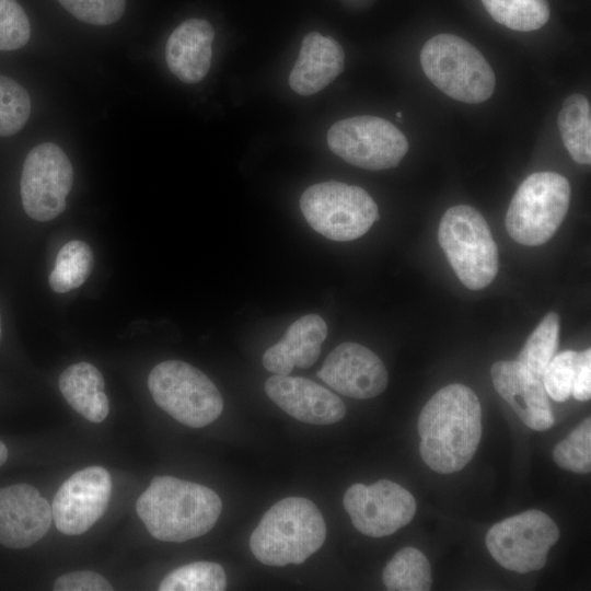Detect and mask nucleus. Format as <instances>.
Masks as SVG:
<instances>
[{"instance_id":"nucleus-21","label":"nucleus","mask_w":591,"mask_h":591,"mask_svg":"<svg viewBox=\"0 0 591 591\" xmlns=\"http://www.w3.org/2000/svg\"><path fill=\"white\" fill-rule=\"evenodd\" d=\"M59 390L67 403L92 422L103 421L109 412L104 379L96 367L79 362L68 367L59 376Z\"/></svg>"},{"instance_id":"nucleus-30","label":"nucleus","mask_w":591,"mask_h":591,"mask_svg":"<svg viewBox=\"0 0 591 591\" xmlns=\"http://www.w3.org/2000/svg\"><path fill=\"white\" fill-rule=\"evenodd\" d=\"M31 100L26 90L9 77L0 76V136H12L26 124Z\"/></svg>"},{"instance_id":"nucleus-37","label":"nucleus","mask_w":591,"mask_h":591,"mask_svg":"<svg viewBox=\"0 0 591 591\" xmlns=\"http://www.w3.org/2000/svg\"><path fill=\"white\" fill-rule=\"evenodd\" d=\"M1 337H2V326H1V316H0V340H1Z\"/></svg>"},{"instance_id":"nucleus-4","label":"nucleus","mask_w":591,"mask_h":591,"mask_svg":"<svg viewBox=\"0 0 591 591\" xmlns=\"http://www.w3.org/2000/svg\"><path fill=\"white\" fill-rule=\"evenodd\" d=\"M426 77L444 94L464 103L478 104L495 90V73L467 40L453 34H439L428 39L420 51Z\"/></svg>"},{"instance_id":"nucleus-18","label":"nucleus","mask_w":591,"mask_h":591,"mask_svg":"<svg viewBox=\"0 0 591 591\" xmlns=\"http://www.w3.org/2000/svg\"><path fill=\"white\" fill-rule=\"evenodd\" d=\"M215 30L202 19L181 23L170 35L165 60L171 72L184 83H197L209 71Z\"/></svg>"},{"instance_id":"nucleus-27","label":"nucleus","mask_w":591,"mask_h":591,"mask_svg":"<svg viewBox=\"0 0 591 591\" xmlns=\"http://www.w3.org/2000/svg\"><path fill=\"white\" fill-rule=\"evenodd\" d=\"M227 587L221 565L194 561L169 573L160 583V591H221Z\"/></svg>"},{"instance_id":"nucleus-9","label":"nucleus","mask_w":591,"mask_h":591,"mask_svg":"<svg viewBox=\"0 0 591 591\" xmlns=\"http://www.w3.org/2000/svg\"><path fill=\"white\" fill-rule=\"evenodd\" d=\"M327 144L347 163L371 171L396 166L408 151V141L397 127L369 115L336 121L327 132Z\"/></svg>"},{"instance_id":"nucleus-15","label":"nucleus","mask_w":591,"mask_h":591,"mask_svg":"<svg viewBox=\"0 0 591 591\" xmlns=\"http://www.w3.org/2000/svg\"><path fill=\"white\" fill-rule=\"evenodd\" d=\"M51 507L32 485L0 488V544L13 549L34 545L49 530Z\"/></svg>"},{"instance_id":"nucleus-7","label":"nucleus","mask_w":591,"mask_h":591,"mask_svg":"<svg viewBox=\"0 0 591 591\" xmlns=\"http://www.w3.org/2000/svg\"><path fill=\"white\" fill-rule=\"evenodd\" d=\"M148 387L160 408L192 428L208 426L223 410V398L213 382L181 360L157 364L148 376Z\"/></svg>"},{"instance_id":"nucleus-5","label":"nucleus","mask_w":591,"mask_h":591,"mask_svg":"<svg viewBox=\"0 0 591 591\" xmlns=\"http://www.w3.org/2000/svg\"><path fill=\"white\" fill-rule=\"evenodd\" d=\"M438 240L454 273L472 290L487 287L498 273V248L484 217L457 205L441 218Z\"/></svg>"},{"instance_id":"nucleus-24","label":"nucleus","mask_w":591,"mask_h":591,"mask_svg":"<svg viewBox=\"0 0 591 591\" xmlns=\"http://www.w3.org/2000/svg\"><path fill=\"white\" fill-rule=\"evenodd\" d=\"M93 253L83 241L66 243L58 252L48 282L53 291L66 293L83 285L92 273Z\"/></svg>"},{"instance_id":"nucleus-11","label":"nucleus","mask_w":591,"mask_h":591,"mask_svg":"<svg viewBox=\"0 0 591 591\" xmlns=\"http://www.w3.org/2000/svg\"><path fill=\"white\" fill-rule=\"evenodd\" d=\"M73 184V169L63 150L51 142L34 147L26 155L21 175V199L28 217L45 222L66 208Z\"/></svg>"},{"instance_id":"nucleus-13","label":"nucleus","mask_w":591,"mask_h":591,"mask_svg":"<svg viewBox=\"0 0 591 591\" xmlns=\"http://www.w3.org/2000/svg\"><path fill=\"white\" fill-rule=\"evenodd\" d=\"M112 478L102 466H88L72 474L57 490L51 513L56 528L67 535L86 532L105 512Z\"/></svg>"},{"instance_id":"nucleus-26","label":"nucleus","mask_w":591,"mask_h":591,"mask_svg":"<svg viewBox=\"0 0 591 591\" xmlns=\"http://www.w3.org/2000/svg\"><path fill=\"white\" fill-rule=\"evenodd\" d=\"M558 343L559 316L549 312L532 332L517 360L542 379L545 368L555 356Z\"/></svg>"},{"instance_id":"nucleus-8","label":"nucleus","mask_w":591,"mask_h":591,"mask_svg":"<svg viewBox=\"0 0 591 591\" xmlns=\"http://www.w3.org/2000/svg\"><path fill=\"white\" fill-rule=\"evenodd\" d=\"M300 208L313 230L339 242L362 236L379 219L378 206L363 188L334 181L306 188Z\"/></svg>"},{"instance_id":"nucleus-16","label":"nucleus","mask_w":591,"mask_h":591,"mask_svg":"<svg viewBox=\"0 0 591 591\" xmlns=\"http://www.w3.org/2000/svg\"><path fill=\"white\" fill-rule=\"evenodd\" d=\"M267 396L294 419L312 425L341 420L346 406L334 393L312 380L275 374L265 382Z\"/></svg>"},{"instance_id":"nucleus-1","label":"nucleus","mask_w":591,"mask_h":591,"mask_svg":"<svg viewBox=\"0 0 591 591\" xmlns=\"http://www.w3.org/2000/svg\"><path fill=\"white\" fill-rule=\"evenodd\" d=\"M418 433L420 456L432 471H461L482 438V408L476 394L463 384L440 389L420 412Z\"/></svg>"},{"instance_id":"nucleus-19","label":"nucleus","mask_w":591,"mask_h":591,"mask_svg":"<svg viewBox=\"0 0 591 591\" xmlns=\"http://www.w3.org/2000/svg\"><path fill=\"white\" fill-rule=\"evenodd\" d=\"M327 336V325L317 314H306L294 321L282 338L263 356V366L275 374L288 375L294 367L305 369L320 357Z\"/></svg>"},{"instance_id":"nucleus-32","label":"nucleus","mask_w":591,"mask_h":591,"mask_svg":"<svg viewBox=\"0 0 591 591\" xmlns=\"http://www.w3.org/2000/svg\"><path fill=\"white\" fill-rule=\"evenodd\" d=\"M78 20L93 25H108L118 21L126 9V0H58Z\"/></svg>"},{"instance_id":"nucleus-3","label":"nucleus","mask_w":591,"mask_h":591,"mask_svg":"<svg viewBox=\"0 0 591 591\" xmlns=\"http://www.w3.org/2000/svg\"><path fill=\"white\" fill-rule=\"evenodd\" d=\"M326 537L318 508L306 498L288 497L270 507L250 537V548L264 565L301 564L317 552Z\"/></svg>"},{"instance_id":"nucleus-17","label":"nucleus","mask_w":591,"mask_h":591,"mask_svg":"<svg viewBox=\"0 0 591 591\" xmlns=\"http://www.w3.org/2000/svg\"><path fill=\"white\" fill-rule=\"evenodd\" d=\"M494 387L531 429L543 431L554 425V415L542 379L524 364L500 360L490 369Z\"/></svg>"},{"instance_id":"nucleus-10","label":"nucleus","mask_w":591,"mask_h":591,"mask_svg":"<svg viewBox=\"0 0 591 591\" xmlns=\"http://www.w3.org/2000/svg\"><path fill=\"white\" fill-rule=\"evenodd\" d=\"M557 524L543 511L532 509L493 525L486 546L503 568L525 573L543 568L549 548L558 541Z\"/></svg>"},{"instance_id":"nucleus-14","label":"nucleus","mask_w":591,"mask_h":591,"mask_svg":"<svg viewBox=\"0 0 591 591\" xmlns=\"http://www.w3.org/2000/svg\"><path fill=\"white\" fill-rule=\"evenodd\" d=\"M317 376L348 397L367 399L387 386V371L381 359L357 343H343L326 357Z\"/></svg>"},{"instance_id":"nucleus-36","label":"nucleus","mask_w":591,"mask_h":591,"mask_svg":"<svg viewBox=\"0 0 591 591\" xmlns=\"http://www.w3.org/2000/svg\"><path fill=\"white\" fill-rule=\"evenodd\" d=\"M396 116H397V119L401 120L403 114H402L401 112H397V113H396Z\"/></svg>"},{"instance_id":"nucleus-34","label":"nucleus","mask_w":591,"mask_h":591,"mask_svg":"<svg viewBox=\"0 0 591 591\" xmlns=\"http://www.w3.org/2000/svg\"><path fill=\"white\" fill-rule=\"evenodd\" d=\"M571 395L581 402L589 401L591 397V356H588L581 363Z\"/></svg>"},{"instance_id":"nucleus-29","label":"nucleus","mask_w":591,"mask_h":591,"mask_svg":"<svg viewBox=\"0 0 591 591\" xmlns=\"http://www.w3.org/2000/svg\"><path fill=\"white\" fill-rule=\"evenodd\" d=\"M555 463L567 471L588 474L591 471V419L586 418L553 450Z\"/></svg>"},{"instance_id":"nucleus-20","label":"nucleus","mask_w":591,"mask_h":591,"mask_svg":"<svg viewBox=\"0 0 591 591\" xmlns=\"http://www.w3.org/2000/svg\"><path fill=\"white\" fill-rule=\"evenodd\" d=\"M345 54L334 38L310 32L302 40L298 59L289 76L290 88L311 95L327 86L344 69Z\"/></svg>"},{"instance_id":"nucleus-12","label":"nucleus","mask_w":591,"mask_h":591,"mask_svg":"<svg viewBox=\"0 0 591 591\" xmlns=\"http://www.w3.org/2000/svg\"><path fill=\"white\" fill-rule=\"evenodd\" d=\"M344 508L362 534L382 537L407 525L416 512L413 495L395 482L381 479L372 485L354 484L345 493Z\"/></svg>"},{"instance_id":"nucleus-22","label":"nucleus","mask_w":591,"mask_h":591,"mask_svg":"<svg viewBox=\"0 0 591 591\" xmlns=\"http://www.w3.org/2000/svg\"><path fill=\"white\" fill-rule=\"evenodd\" d=\"M561 140L580 164L591 162V107L588 99L573 93L565 99L557 118Z\"/></svg>"},{"instance_id":"nucleus-6","label":"nucleus","mask_w":591,"mask_h":591,"mask_svg":"<svg viewBox=\"0 0 591 591\" xmlns=\"http://www.w3.org/2000/svg\"><path fill=\"white\" fill-rule=\"evenodd\" d=\"M570 184L555 172L528 176L514 193L506 229L519 244L537 246L547 242L565 219L570 204Z\"/></svg>"},{"instance_id":"nucleus-28","label":"nucleus","mask_w":591,"mask_h":591,"mask_svg":"<svg viewBox=\"0 0 591 591\" xmlns=\"http://www.w3.org/2000/svg\"><path fill=\"white\" fill-rule=\"evenodd\" d=\"M591 356V350H566L554 356L545 368L542 382L548 396L556 402L567 401L572 393L573 383L582 361Z\"/></svg>"},{"instance_id":"nucleus-2","label":"nucleus","mask_w":591,"mask_h":591,"mask_svg":"<svg viewBox=\"0 0 591 591\" xmlns=\"http://www.w3.org/2000/svg\"><path fill=\"white\" fill-rule=\"evenodd\" d=\"M149 533L159 541L181 543L209 532L222 511L217 493L173 476H155L136 502Z\"/></svg>"},{"instance_id":"nucleus-25","label":"nucleus","mask_w":591,"mask_h":591,"mask_svg":"<svg viewBox=\"0 0 591 591\" xmlns=\"http://www.w3.org/2000/svg\"><path fill=\"white\" fill-rule=\"evenodd\" d=\"M490 16L508 28L530 32L549 19L547 0H482Z\"/></svg>"},{"instance_id":"nucleus-23","label":"nucleus","mask_w":591,"mask_h":591,"mask_svg":"<svg viewBox=\"0 0 591 591\" xmlns=\"http://www.w3.org/2000/svg\"><path fill=\"white\" fill-rule=\"evenodd\" d=\"M382 579L391 591H427L431 586L430 565L419 549L405 547L387 563Z\"/></svg>"},{"instance_id":"nucleus-35","label":"nucleus","mask_w":591,"mask_h":591,"mask_svg":"<svg viewBox=\"0 0 591 591\" xmlns=\"http://www.w3.org/2000/svg\"><path fill=\"white\" fill-rule=\"evenodd\" d=\"M8 459V449L5 444L0 440V466L5 463Z\"/></svg>"},{"instance_id":"nucleus-33","label":"nucleus","mask_w":591,"mask_h":591,"mask_svg":"<svg viewBox=\"0 0 591 591\" xmlns=\"http://www.w3.org/2000/svg\"><path fill=\"white\" fill-rule=\"evenodd\" d=\"M55 591H112L111 583L100 573L91 570L71 571L58 577L53 586Z\"/></svg>"},{"instance_id":"nucleus-31","label":"nucleus","mask_w":591,"mask_h":591,"mask_svg":"<svg viewBox=\"0 0 591 591\" xmlns=\"http://www.w3.org/2000/svg\"><path fill=\"white\" fill-rule=\"evenodd\" d=\"M30 36V21L23 8L15 0H0V50L21 48Z\"/></svg>"}]
</instances>
